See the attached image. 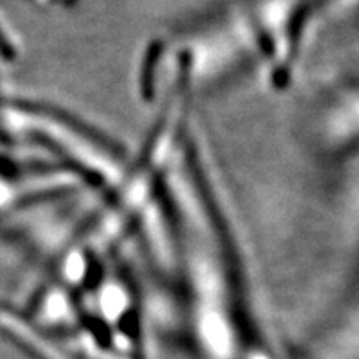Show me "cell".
Returning <instances> with one entry per match:
<instances>
[]
</instances>
